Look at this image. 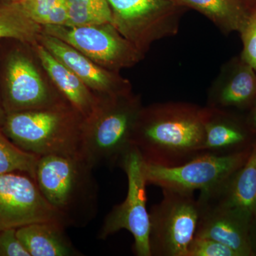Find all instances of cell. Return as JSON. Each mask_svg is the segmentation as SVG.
Segmentation results:
<instances>
[{
    "label": "cell",
    "instance_id": "cell-1",
    "mask_svg": "<svg viewBox=\"0 0 256 256\" xmlns=\"http://www.w3.org/2000/svg\"><path fill=\"white\" fill-rule=\"evenodd\" d=\"M208 108L159 104L140 111L131 142L144 162L172 168L202 154Z\"/></svg>",
    "mask_w": 256,
    "mask_h": 256
},
{
    "label": "cell",
    "instance_id": "cell-2",
    "mask_svg": "<svg viewBox=\"0 0 256 256\" xmlns=\"http://www.w3.org/2000/svg\"><path fill=\"white\" fill-rule=\"evenodd\" d=\"M94 170L82 156L38 158L34 178L67 227L86 226L97 215L98 186Z\"/></svg>",
    "mask_w": 256,
    "mask_h": 256
},
{
    "label": "cell",
    "instance_id": "cell-3",
    "mask_svg": "<svg viewBox=\"0 0 256 256\" xmlns=\"http://www.w3.org/2000/svg\"><path fill=\"white\" fill-rule=\"evenodd\" d=\"M84 126L72 112L50 106L6 114L1 128L18 148L37 156H82Z\"/></svg>",
    "mask_w": 256,
    "mask_h": 256
},
{
    "label": "cell",
    "instance_id": "cell-4",
    "mask_svg": "<svg viewBox=\"0 0 256 256\" xmlns=\"http://www.w3.org/2000/svg\"><path fill=\"white\" fill-rule=\"evenodd\" d=\"M140 114L136 102H114L97 108L84 122L82 156L94 169L118 166L132 146V134Z\"/></svg>",
    "mask_w": 256,
    "mask_h": 256
},
{
    "label": "cell",
    "instance_id": "cell-5",
    "mask_svg": "<svg viewBox=\"0 0 256 256\" xmlns=\"http://www.w3.org/2000/svg\"><path fill=\"white\" fill-rule=\"evenodd\" d=\"M150 212L151 256H186L196 233L200 204L194 192L163 188Z\"/></svg>",
    "mask_w": 256,
    "mask_h": 256
},
{
    "label": "cell",
    "instance_id": "cell-6",
    "mask_svg": "<svg viewBox=\"0 0 256 256\" xmlns=\"http://www.w3.org/2000/svg\"><path fill=\"white\" fill-rule=\"evenodd\" d=\"M118 166L127 176V196L106 216L99 230L98 238L104 240L126 229L134 238V254L138 256H151L144 160L138 150L132 146L122 156Z\"/></svg>",
    "mask_w": 256,
    "mask_h": 256
},
{
    "label": "cell",
    "instance_id": "cell-7",
    "mask_svg": "<svg viewBox=\"0 0 256 256\" xmlns=\"http://www.w3.org/2000/svg\"><path fill=\"white\" fill-rule=\"evenodd\" d=\"M250 150L227 154L204 153L184 164L172 168L148 164L144 161L146 182L176 191H207L215 188L245 162Z\"/></svg>",
    "mask_w": 256,
    "mask_h": 256
},
{
    "label": "cell",
    "instance_id": "cell-8",
    "mask_svg": "<svg viewBox=\"0 0 256 256\" xmlns=\"http://www.w3.org/2000/svg\"><path fill=\"white\" fill-rule=\"evenodd\" d=\"M112 24L131 40L150 42L178 30L181 6L173 0H108Z\"/></svg>",
    "mask_w": 256,
    "mask_h": 256
},
{
    "label": "cell",
    "instance_id": "cell-9",
    "mask_svg": "<svg viewBox=\"0 0 256 256\" xmlns=\"http://www.w3.org/2000/svg\"><path fill=\"white\" fill-rule=\"evenodd\" d=\"M44 222H58L67 227L34 178L20 172L0 175V232Z\"/></svg>",
    "mask_w": 256,
    "mask_h": 256
},
{
    "label": "cell",
    "instance_id": "cell-10",
    "mask_svg": "<svg viewBox=\"0 0 256 256\" xmlns=\"http://www.w3.org/2000/svg\"><path fill=\"white\" fill-rule=\"evenodd\" d=\"M100 26L46 25L44 30L98 63L122 66L137 60V52L114 28Z\"/></svg>",
    "mask_w": 256,
    "mask_h": 256
},
{
    "label": "cell",
    "instance_id": "cell-11",
    "mask_svg": "<svg viewBox=\"0 0 256 256\" xmlns=\"http://www.w3.org/2000/svg\"><path fill=\"white\" fill-rule=\"evenodd\" d=\"M2 101L6 114L48 108L52 102L36 67L21 52H13L6 60Z\"/></svg>",
    "mask_w": 256,
    "mask_h": 256
},
{
    "label": "cell",
    "instance_id": "cell-12",
    "mask_svg": "<svg viewBox=\"0 0 256 256\" xmlns=\"http://www.w3.org/2000/svg\"><path fill=\"white\" fill-rule=\"evenodd\" d=\"M198 200L234 210L250 222L256 208V140L244 164L215 188L200 192Z\"/></svg>",
    "mask_w": 256,
    "mask_h": 256
},
{
    "label": "cell",
    "instance_id": "cell-13",
    "mask_svg": "<svg viewBox=\"0 0 256 256\" xmlns=\"http://www.w3.org/2000/svg\"><path fill=\"white\" fill-rule=\"evenodd\" d=\"M198 200V198H197ZM200 216L194 236L223 244L239 256L254 254L249 233V220L234 210L200 201Z\"/></svg>",
    "mask_w": 256,
    "mask_h": 256
},
{
    "label": "cell",
    "instance_id": "cell-14",
    "mask_svg": "<svg viewBox=\"0 0 256 256\" xmlns=\"http://www.w3.org/2000/svg\"><path fill=\"white\" fill-rule=\"evenodd\" d=\"M248 128L220 109L208 108L201 152L216 156L236 154L249 141Z\"/></svg>",
    "mask_w": 256,
    "mask_h": 256
},
{
    "label": "cell",
    "instance_id": "cell-15",
    "mask_svg": "<svg viewBox=\"0 0 256 256\" xmlns=\"http://www.w3.org/2000/svg\"><path fill=\"white\" fill-rule=\"evenodd\" d=\"M66 227L58 222H36L16 228V234L31 256H82L66 234Z\"/></svg>",
    "mask_w": 256,
    "mask_h": 256
},
{
    "label": "cell",
    "instance_id": "cell-16",
    "mask_svg": "<svg viewBox=\"0 0 256 256\" xmlns=\"http://www.w3.org/2000/svg\"><path fill=\"white\" fill-rule=\"evenodd\" d=\"M42 40L45 48L75 74L86 86L102 92H109L112 88L114 82L110 74L92 63L78 50L47 34Z\"/></svg>",
    "mask_w": 256,
    "mask_h": 256
},
{
    "label": "cell",
    "instance_id": "cell-17",
    "mask_svg": "<svg viewBox=\"0 0 256 256\" xmlns=\"http://www.w3.org/2000/svg\"><path fill=\"white\" fill-rule=\"evenodd\" d=\"M37 53L42 66L60 92L72 107L87 118L95 108L96 104L86 84L45 47L38 46Z\"/></svg>",
    "mask_w": 256,
    "mask_h": 256
},
{
    "label": "cell",
    "instance_id": "cell-18",
    "mask_svg": "<svg viewBox=\"0 0 256 256\" xmlns=\"http://www.w3.org/2000/svg\"><path fill=\"white\" fill-rule=\"evenodd\" d=\"M234 64L228 80L214 97L210 108H240L255 104L256 70L242 58Z\"/></svg>",
    "mask_w": 256,
    "mask_h": 256
},
{
    "label": "cell",
    "instance_id": "cell-19",
    "mask_svg": "<svg viewBox=\"0 0 256 256\" xmlns=\"http://www.w3.org/2000/svg\"><path fill=\"white\" fill-rule=\"evenodd\" d=\"M181 6L200 12L224 32H238L245 24L249 10L240 0H173Z\"/></svg>",
    "mask_w": 256,
    "mask_h": 256
},
{
    "label": "cell",
    "instance_id": "cell-20",
    "mask_svg": "<svg viewBox=\"0 0 256 256\" xmlns=\"http://www.w3.org/2000/svg\"><path fill=\"white\" fill-rule=\"evenodd\" d=\"M40 25L26 14L20 1L0 4V40L32 43L40 33Z\"/></svg>",
    "mask_w": 256,
    "mask_h": 256
},
{
    "label": "cell",
    "instance_id": "cell-21",
    "mask_svg": "<svg viewBox=\"0 0 256 256\" xmlns=\"http://www.w3.org/2000/svg\"><path fill=\"white\" fill-rule=\"evenodd\" d=\"M38 158L18 148L0 127V175L20 172L34 178Z\"/></svg>",
    "mask_w": 256,
    "mask_h": 256
},
{
    "label": "cell",
    "instance_id": "cell-22",
    "mask_svg": "<svg viewBox=\"0 0 256 256\" xmlns=\"http://www.w3.org/2000/svg\"><path fill=\"white\" fill-rule=\"evenodd\" d=\"M240 34L242 50L240 58L256 70V6L249 10Z\"/></svg>",
    "mask_w": 256,
    "mask_h": 256
},
{
    "label": "cell",
    "instance_id": "cell-23",
    "mask_svg": "<svg viewBox=\"0 0 256 256\" xmlns=\"http://www.w3.org/2000/svg\"><path fill=\"white\" fill-rule=\"evenodd\" d=\"M66 6L68 16L66 26H97L112 24L110 18L96 10L75 4H66Z\"/></svg>",
    "mask_w": 256,
    "mask_h": 256
},
{
    "label": "cell",
    "instance_id": "cell-24",
    "mask_svg": "<svg viewBox=\"0 0 256 256\" xmlns=\"http://www.w3.org/2000/svg\"><path fill=\"white\" fill-rule=\"evenodd\" d=\"M186 256H239L236 252L214 240L194 236L188 246Z\"/></svg>",
    "mask_w": 256,
    "mask_h": 256
},
{
    "label": "cell",
    "instance_id": "cell-25",
    "mask_svg": "<svg viewBox=\"0 0 256 256\" xmlns=\"http://www.w3.org/2000/svg\"><path fill=\"white\" fill-rule=\"evenodd\" d=\"M0 256H31L16 234V228L0 232Z\"/></svg>",
    "mask_w": 256,
    "mask_h": 256
},
{
    "label": "cell",
    "instance_id": "cell-26",
    "mask_svg": "<svg viewBox=\"0 0 256 256\" xmlns=\"http://www.w3.org/2000/svg\"><path fill=\"white\" fill-rule=\"evenodd\" d=\"M63 1L64 0H21L20 2L26 14L40 24L42 20Z\"/></svg>",
    "mask_w": 256,
    "mask_h": 256
},
{
    "label": "cell",
    "instance_id": "cell-27",
    "mask_svg": "<svg viewBox=\"0 0 256 256\" xmlns=\"http://www.w3.org/2000/svg\"><path fill=\"white\" fill-rule=\"evenodd\" d=\"M68 10L65 1L56 5L50 14L42 20L40 24L44 25H63L66 26L68 23Z\"/></svg>",
    "mask_w": 256,
    "mask_h": 256
},
{
    "label": "cell",
    "instance_id": "cell-28",
    "mask_svg": "<svg viewBox=\"0 0 256 256\" xmlns=\"http://www.w3.org/2000/svg\"><path fill=\"white\" fill-rule=\"evenodd\" d=\"M64 1L66 4L78 5V6L96 10L105 15L112 22V10L108 0H64Z\"/></svg>",
    "mask_w": 256,
    "mask_h": 256
},
{
    "label": "cell",
    "instance_id": "cell-29",
    "mask_svg": "<svg viewBox=\"0 0 256 256\" xmlns=\"http://www.w3.org/2000/svg\"><path fill=\"white\" fill-rule=\"evenodd\" d=\"M249 122L256 130V101L254 108H252V116H250V119H249Z\"/></svg>",
    "mask_w": 256,
    "mask_h": 256
},
{
    "label": "cell",
    "instance_id": "cell-30",
    "mask_svg": "<svg viewBox=\"0 0 256 256\" xmlns=\"http://www.w3.org/2000/svg\"><path fill=\"white\" fill-rule=\"evenodd\" d=\"M6 116V112H5L4 108H3L1 96H0V127H2V126L4 124Z\"/></svg>",
    "mask_w": 256,
    "mask_h": 256
},
{
    "label": "cell",
    "instance_id": "cell-31",
    "mask_svg": "<svg viewBox=\"0 0 256 256\" xmlns=\"http://www.w3.org/2000/svg\"><path fill=\"white\" fill-rule=\"evenodd\" d=\"M240 2L248 10H252L256 6V0H240Z\"/></svg>",
    "mask_w": 256,
    "mask_h": 256
},
{
    "label": "cell",
    "instance_id": "cell-32",
    "mask_svg": "<svg viewBox=\"0 0 256 256\" xmlns=\"http://www.w3.org/2000/svg\"><path fill=\"white\" fill-rule=\"evenodd\" d=\"M252 218H254V222H255V228L256 233V208L255 210H254V213H252V218H250V220H252Z\"/></svg>",
    "mask_w": 256,
    "mask_h": 256
},
{
    "label": "cell",
    "instance_id": "cell-33",
    "mask_svg": "<svg viewBox=\"0 0 256 256\" xmlns=\"http://www.w3.org/2000/svg\"><path fill=\"white\" fill-rule=\"evenodd\" d=\"M4 1H8V2H20V1H21V0H4Z\"/></svg>",
    "mask_w": 256,
    "mask_h": 256
}]
</instances>
